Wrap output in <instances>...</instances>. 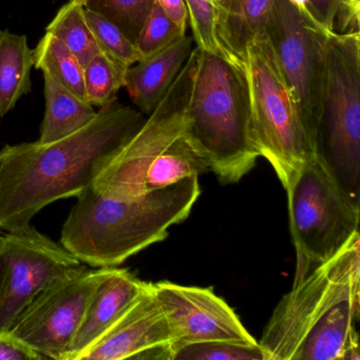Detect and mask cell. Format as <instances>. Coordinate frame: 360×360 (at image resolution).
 I'll return each instance as SVG.
<instances>
[{"label":"cell","instance_id":"cell-1","mask_svg":"<svg viewBox=\"0 0 360 360\" xmlns=\"http://www.w3.org/2000/svg\"><path fill=\"white\" fill-rule=\"evenodd\" d=\"M140 110L115 98L71 136L53 143L7 145L0 150V229L29 226L60 199L94 186L103 170L145 123Z\"/></svg>","mask_w":360,"mask_h":360},{"label":"cell","instance_id":"cell-2","mask_svg":"<svg viewBox=\"0 0 360 360\" xmlns=\"http://www.w3.org/2000/svg\"><path fill=\"white\" fill-rule=\"evenodd\" d=\"M360 239L355 233L282 297L258 341L264 360H360Z\"/></svg>","mask_w":360,"mask_h":360},{"label":"cell","instance_id":"cell-3","mask_svg":"<svg viewBox=\"0 0 360 360\" xmlns=\"http://www.w3.org/2000/svg\"><path fill=\"white\" fill-rule=\"evenodd\" d=\"M201 193L199 178L149 191L132 199H112L94 186L77 195L62 229V245L82 263L115 267L168 236L186 220Z\"/></svg>","mask_w":360,"mask_h":360},{"label":"cell","instance_id":"cell-4","mask_svg":"<svg viewBox=\"0 0 360 360\" xmlns=\"http://www.w3.org/2000/svg\"><path fill=\"white\" fill-rule=\"evenodd\" d=\"M186 120L185 136L222 184L239 182L254 168L260 155L244 68L197 48Z\"/></svg>","mask_w":360,"mask_h":360},{"label":"cell","instance_id":"cell-5","mask_svg":"<svg viewBox=\"0 0 360 360\" xmlns=\"http://www.w3.org/2000/svg\"><path fill=\"white\" fill-rule=\"evenodd\" d=\"M244 72L255 146L286 189L303 165L315 157L316 150L266 33L248 46Z\"/></svg>","mask_w":360,"mask_h":360},{"label":"cell","instance_id":"cell-6","mask_svg":"<svg viewBox=\"0 0 360 360\" xmlns=\"http://www.w3.org/2000/svg\"><path fill=\"white\" fill-rule=\"evenodd\" d=\"M316 155L359 202L360 33L328 32Z\"/></svg>","mask_w":360,"mask_h":360},{"label":"cell","instance_id":"cell-7","mask_svg":"<svg viewBox=\"0 0 360 360\" xmlns=\"http://www.w3.org/2000/svg\"><path fill=\"white\" fill-rule=\"evenodd\" d=\"M297 255L294 282L332 258L359 233V202L315 155L285 189Z\"/></svg>","mask_w":360,"mask_h":360},{"label":"cell","instance_id":"cell-8","mask_svg":"<svg viewBox=\"0 0 360 360\" xmlns=\"http://www.w3.org/2000/svg\"><path fill=\"white\" fill-rule=\"evenodd\" d=\"M197 48L136 136L103 170L94 187L105 197L132 199L144 195V178L155 158L186 129V108Z\"/></svg>","mask_w":360,"mask_h":360},{"label":"cell","instance_id":"cell-9","mask_svg":"<svg viewBox=\"0 0 360 360\" xmlns=\"http://www.w3.org/2000/svg\"><path fill=\"white\" fill-rule=\"evenodd\" d=\"M86 267L63 245L31 225L0 236V332L54 282Z\"/></svg>","mask_w":360,"mask_h":360},{"label":"cell","instance_id":"cell-10","mask_svg":"<svg viewBox=\"0 0 360 360\" xmlns=\"http://www.w3.org/2000/svg\"><path fill=\"white\" fill-rule=\"evenodd\" d=\"M265 33L316 150L326 33L311 27L288 0H275Z\"/></svg>","mask_w":360,"mask_h":360},{"label":"cell","instance_id":"cell-11","mask_svg":"<svg viewBox=\"0 0 360 360\" xmlns=\"http://www.w3.org/2000/svg\"><path fill=\"white\" fill-rule=\"evenodd\" d=\"M110 269H85L54 282L25 309L9 332L45 359L65 360L96 288Z\"/></svg>","mask_w":360,"mask_h":360},{"label":"cell","instance_id":"cell-12","mask_svg":"<svg viewBox=\"0 0 360 360\" xmlns=\"http://www.w3.org/2000/svg\"><path fill=\"white\" fill-rule=\"evenodd\" d=\"M172 332V359L179 347L202 341L257 342L236 311L212 288L181 285L170 281L153 283Z\"/></svg>","mask_w":360,"mask_h":360},{"label":"cell","instance_id":"cell-13","mask_svg":"<svg viewBox=\"0 0 360 360\" xmlns=\"http://www.w3.org/2000/svg\"><path fill=\"white\" fill-rule=\"evenodd\" d=\"M172 343L167 318L148 282L82 360H172Z\"/></svg>","mask_w":360,"mask_h":360},{"label":"cell","instance_id":"cell-14","mask_svg":"<svg viewBox=\"0 0 360 360\" xmlns=\"http://www.w3.org/2000/svg\"><path fill=\"white\" fill-rule=\"evenodd\" d=\"M148 282L139 279L128 269L111 267L96 288L65 360L83 359L142 294Z\"/></svg>","mask_w":360,"mask_h":360},{"label":"cell","instance_id":"cell-15","mask_svg":"<svg viewBox=\"0 0 360 360\" xmlns=\"http://www.w3.org/2000/svg\"><path fill=\"white\" fill-rule=\"evenodd\" d=\"M195 46L193 37L185 35L165 49L128 68L124 87L143 115H149L155 110Z\"/></svg>","mask_w":360,"mask_h":360},{"label":"cell","instance_id":"cell-16","mask_svg":"<svg viewBox=\"0 0 360 360\" xmlns=\"http://www.w3.org/2000/svg\"><path fill=\"white\" fill-rule=\"evenodd\" d=\"M275 0H216V35L223 56L244 68L248 46L265 35Z\"/></svg>","mask_w":360,"mask_h":360},{"label":"cell","instance_id":"cell-17","mask_svg":"<svg viewBox=\"0 0 360 360\" xmlns=\"http://www.w3.org/2000/svg\"><path fill=\"white\" fill-rule=\"evenodd\" d=\"M45 81L46 111L37 142L48 144L71 136L87 126L98 111L89 103L81 100L56 83L47 73Z\"/></svg>","mask_w":360,"mask_h":360},{"label":"cell","instance_id":"cell-18","mask_svg":"<svg viewBox=\"0 0 360 360\" xmlns=\"http://www.w3.org/2000/svg\"><path fill=\"white\" fill-rule=\"evenodd\" d=\"M33 50L27 37L0 31V117L15 107L22 96L31 91Z\"/></svg>","mask_w":360,"mask_h":360},{"label":"cell","instance_id":"cell-19","mask_svg":"<svg viewBox=\"0 0 360 360\" xmlns=\"http://www.w3.org/2000/svg\"><path fill=\"white\" fill-rule=\"evenodd\" d=\"M210 172L203 155L184 134L160 153L147 169L144 191H158Z\"/></svg>","mask_w":360,"mask_h":360},{"label":"cell","instance_id":"cell-20","mask_svg":"<svg viewBox=\"0 0 360 360\" xmlns=\"http://www.w3.org/2000/svg\"><path fill=\"white\" fill-rule=\"evenodd\" d=\"M33 58L35 68L47 73L56 83L87 102L84 67L58 37L46 32L33 50Z\"/></svg>","mask_w":360,"mask_h":360},{"label":"cell","instance_id":"cell-21","mask_svg":"<svg viewBox=\"0 0 360 360\" xmlns=\"http://www.w3.org/2000/svg\"><path fill=\"white\" fill-rule=\"evenodd\" d=\"M46 32L58 37L81 62L86 65L102 52L85 16V7L75 0L63 6Z\"/></svg>","mask_w":360,"mask_h":360},{"label":"cell","instance_id":"cell-22","mask_svg":"<svg viewBox=\"0 0 360 360\" xmlns=\"http://www.w3.org/2000/svg\"><path fill=\"white\" fill-rule=\"evenodd\" d=\"M128 68L104 52L94 56L84 68L87 102L101 108L117 98V92L125 85Z\"/></svg>","mask_w":360,"mask_h":360},{"label":"cell","instance_id":"cell-23","mask_svg":"<svg viewBox=\"0 0 360 360\" xmlns=\"http://www.w3.org/2000/svg\"><path fill=\"white\" fill-rule=\"evenodd\" d=\"M155 0H88L84 7L104 16L136 44Z\"/></svg>","mask_w":360,"mask_h":360},{"label":"cell","instance_id":"cell-24","mask_svg":"<svg viewBox=\"0 0 360 360\" xmlns=\"http://www.w3.org/2000/svg\"><path fill=\"white\" fill-rule=\"evenodd\" d=\"M172 360H264V354L258 341H202L179 347Z\"/></svg>","mask_w":360,"mask_h":360},{"label":"cell","instance_id":"cell-25","mask_svg":"<svg viewBox=\"0 0 360 360\" xmlns=\"http://www.w3.org/2000/svg\"><path fill=\"white\" fill-rule=\"evenodd\" d=\"M85 16L102 52L126 67H131L142 60L136 44L132 43L115 24L86 8Z\"/></svg>","mask_w":360,"mask_h":360},{"label":"cell","instance_id":"cell-26","mask_svg":"<svg viewBox=\"0 0 360 360\" xmlns=\"http://www.w3.org/2000/svg\"><path fill=\"white\" fill-rule=\"evenodd\" d=\"M185 35L186 34L182 33L178 26L164 13L155 0L136 39V46L142 60H145L165 49Z\"/></svg>","mask_w":360,"mask_h":360},{"label":"cell","instance_id":"cell-27","mask_svg":"<svg viewBox=\"0 0 360 360\" xmlns=\"http://www.w3.org/2000/svg\"><path fill=\"white\" fill-rule=\"evenodd\" d=\"M188 9V25L195 47L223 56L216 35V12L210 0H185Z\"/></svg>","mask_w":360,"mask_h":360},{"label":"cell","instance_id":"cell-28","mask_svg":"<svg viewBox=\"0 0 360 360\" xmlns=\"http://www.w3.org/2000/svg\"><path fill=\"white\" fill-rule=\"evenodd\" d=\"M347 0H311V22L322 33L337 32L345 14Z\"/></svg>","mask_w":360,"mask_h":360},{"label":"cell","instance_id":"cell-29","mask_svg":"<svg viewBox=\"0 0 360 360\" xmlns=\"http://www.w3.org/2000/svg\"><path fill=\"white\" fill-rule=\"evenodd\" d=\"M41 354L10 332H0V360H43Z\"/></svg>","mask_w":360,"mask_h":360},{"label":"cell","instance_id":"cell-30","mask_svg":"<svg viewBox=\"0 0 360 360\" xmlns=\"http://www.w3.org/2000/svg\"><path fill=\"white\" fill-rule=\"evenodd\" d=\"M164 13L178 26L182 33L186 34L188 27V9L185 0H157Z\"/></svg>","mask_w":360,"mask_h":360},{"label":"cell","instance_id":"cell-31","mask_svg":"<svg viewBox=\"0 0 360 360\" xmlns=\"http://www.w3.org/2000/svg\"><path fill=\"white\" fill-rule=\"evenodd\" d=\"M77 3H79V5L85 6V4L87 3L88 0H75Z\"/></svg>","mask_w":360,"mask_h":360},{"label":"cell","instance_id":"cell-32","mask_svg":"<svg viewBox=\"0 0 360 360\" xmlns=\"http://www.w3.org/2000/svg\"><path fill=\"white\" fill-rule=\"evenodd\" d=\"M210 3H212V7L214 6V3H216V0H210Z\"/></svg>","mask_w":360,"mask_h":360},{"label":"cell","instance_id":"cell-33","mask_svg":"<svg viewBox=\"0 0 360 360\" xmlns=\"http://www.w3.org/2000/svg\"><path fill=\"white\" fill-rule=\"evenodd\" d=\"M3 235V233H1V229H0V236Z\"/></svg>","mask_w":360,"mask_h":360}]
</instances>
